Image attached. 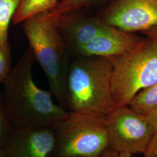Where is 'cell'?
I'll use <instances>...</instances> for the list:
<instances>
[{
    "instance_id": "cell-1",
    "label": "cell",
    "mask_w": 157,
    "mask_h": 157,
    "mask_svg": "<svg viewBox=\"0 0 157 157\" xmlns=\"http://www.w3.org/2000/svg\"><path fill=\"white\" fill-rule=\"evenodd\" d=\"M35 61L29 48L2 83V93L13 128H52L69 113L54 102L50 91L35 83L32 75Z\"/></svg>"
},
{
    "instance_id": "cell-2",
    "label": "cell",
    "mask_w": 157,
    "mask_h": 157,
    "mask_svg": "<svg viewBox=\"0 0 157 157\" xmlns=\"http://www.w3.org/2000/svg\"><path fill=\"white\" fill-rule=\"evenodd\" d=\"M110 58L77 56L70 62L66 84V108L71 112L107 116L115 108Z\"/></svg>"
},
{
    "instance_id": "cell-3",
    "label": "cell",
    "mask_w": 157,
    "mask_h": 157,
    "mask_svg": "<svg viewBox=\"0 0 157 157\" xmlns=\"http://www.w3.org/2000/svg\"><path fill=\"white\" fill-rule=\"evenodd\" d=\"M22 23L29 48L45 73L51 93L59 105L66 108L70 54L58 28L56 14L41 12L29 17Z\"/></svg>"
},
{
    "instance_id": "cell-4",
    "label": "cell",
    "mask_w": 157,
    "mask_h": 157,
    "mask_svg": "<svg viewBox=\"0 0 157 157\" xmlns=\"http://www.w3.org/2000/svg\"><path fill=\"white\" fill-rule=\"evenodd\" d=\"M111 92L115 107L128 106L141 90L157 82V44L150 39L132 50L110 58Z\"/></svg>"
},
{
    "instance_id": "cell-5",
    "label": "cell",
    "mask_w": 157,
    "mask_h": 157,
    "mask_svg": "<svg viewBox=\"0 0 157 157\" xmlns=\"http://www.w3.org/2000/svg\"><path fill=\"white\" fill-rule=\"evenodd\" d=\"M52 129V157H97L108 148L106 116L69 111Z\"/></svg>"
},
{
    "instance_id": "cell-6",
    "label": "cell",
    "mask_w": 157,
    "mask_h": 157,
    "mask_svg": "<svg viewBox=\"0 0 157 157\" xmlns=\"http://www.w3.org/2000/svg\"><path fill=\"white\" fill-rule=\"evenodd\" d=\"M106 118L109 148L131 154L145 152L155 133L145 115L124 106L115 107Z\"/></svg>"
},
{
    "instance_id": "cell-7",
    "label": "cell",
    "mask_w": 157,
    "mask_h": 157,
    "mask_svg": "<svg viewBox=\"0 0 157 157\" xmlns=\"http://www.w3.org/2000/svg\"><path fill=\"white\" fill-rule=\"evenodd\" d=\"M99 18L126 32H143L157 27V0H114Z\"/></svg>"
},
{
    "instance_id": "cell-8",
    "label": "cell",
    "mask_w": 157,
    "mask_h": 157,
    "mask_svg": "<svg viewBox=\"0 0 157 157\" xmlns=\"http://www.w3.org/2000/svg\"><path fill=\"white\" fill-rule=\"evenodd\" d=\"M54 147L51 128H13L5 149L7 157H52Z\"/></svg>"
},
{
    "instance_id": "cell-9",
    "label": "cell",
    "mask_w": 157,
    "mask_h": 157,
    "mask_svg": "<svg viewBox=\"0 0 157 157\" xmlns=\"http://www.w3.org/2000/svg\"><path fill=\"white\" fill-rule=\"evenodd\" d=\"M56 15L58 28L70 56H74L80 48L94 39L108 26L99 17L87 16L78 11Z\"/></svg>"
},
{
    "instance_id": "cell-10",
    "label": "cell",
    "mask_w": 157,
    "mask_h": 157,
    "mask_svg": "<svg viewBox=\"0 0 157 157\" xmlns=\"http://www.w3.org/2000/svg\"><path fill=\"white\" fill-rule=\"evenodd\" d=\"M144 39L108 26L94 39L80 48L74 56H94L111 58L135 48Z\"/></svg>"
},
{
    "instance_id": "cell-11",
    "label": "cell",
    "mask_w": 157,
    "mask_h": 157,
    "mask_svg": "<svg viewBox=\"0 0 157 157\" xmlns=\"http://www.w3.org/2000/svg\"><path fill=\"white\" fill-rule=\"evenodd\" d=\"M58 2V0H21L12 21L14 24L22 23L33 15L52 11Z\"/></svg>"
},
{
    "instance_id": "cell-12",
    "label": "cell",
    "mask_w": 157,
    "mask_h": 157,
    "mask_svg": "<svg viewBox=\"0 0 157 157\" xmlns=\"http://www.w3.org/2000/svg\"><path fill=\"white\" fill-rule=\"evenodd\" d=\"M128 106L136 112L144 115L157 109V82L140 91Z\"/></svg>"
},
{
    "instance_id": "cell-13",
    "label": "cell",
    "mask_w": 157,
    "mask_h": 157,
    "mask_svg": "<svg viewBox=\"0 0 157 157\" xmlns=\"http://www.w3.org/2000/svg\"><path fill=\"white\" fill-rule=\"evenodd\" d=\"M21 0H0V45L8 43L11 21Z\"/></svg>"
},
{
    "instance_id": "cell-14",
    "label": "cell",
    "mask_w": 157,
    "mask_h": 157,
    "mask_svg": "<svg viewBox=\"0 0 157 157\" xmlns=\"http://www.w3.org/2000/svg\"><path fill=\"white\" fill-rule=\"evenodd\" d=\"M13 129V126L2 91L0 92V146L6 148Z\"/></svg>"
},
{
    "instance_id": "cell-15",
    "label": "cell",
    "mask_w": 157,
    "mask_h": 157,
    "mask_svg": "<svg viewBox=\"0 0 157 157\" xmlns=\"http://www.w3.org/2000/svg\"><path fill=\"white\" fill-rule=\"evenodd\" d=\"M105 0H62L51 11L56 14H62L70 12L80 10Z\"/></svg>"
},
{
    "instance_id": "cell-16",
    "label": "cell",
    "mask_w": 157,
    "mask_h": 157,
    "mask_svg": "<svg viewBox=\"0 0 157 157\" xmlns=\"http://www.w3.org/2000/svg\"><path fill=\"white\" fill-rule=\"evenodd\" d=\"M12 69L11 50L8 43L0 45V83H3Z\"/></svg>"
},
{
    "instance_id": "cell-17",
    "label": "cell",
    "mask_w": 157,
    "mask_h": 157,
    "mask_svg": "<svg viewBox=\"0 0 157 157\" xmlns=\"http://www.w3.org/2000/svg\"><path fill=\"white\" fill-rule=\"evenodd\" d=\"M144 155V157H157V130L153 135Z\"/></svg>"
},
{
    "instance_id": "cell-18",
    "label": "cell",
    "mask_w": 157,
    "mask_h": 157,
    "mask_svg": "<svg viewBox=\"0 0 157 157\" xmlns=\"http://www.w3.org/2000/svg\"><path fill=\"white\" fill-rule=\"evenodd\" d=\"M101 157H132V154L116 151L108 148L101 155Z\"/></svg>"
},
{
    "instance_id": "cell-19",
    "label": "cell",
    "mask_w": 157,
    "mask_h": 157,
    "mask_svg": "<svg viewBox=\"0 0 157 157\" xmlns=\"http://www.w3.org/2000/svg\"><path fill=\"white\" fill-rule=\"evenodd\" d=\"M148 123L155 131L157 130V108L145 115Z\"/></svg>"
},
{
    "instance_id": "cell-20",
    "label": "cell",
    "mask_w": 157,
    "mask_h": 157,
    "mask_svg": "<svg viewBox=\"0 0 157 157\" xmlns=\"http://www.w3.org/2000/svg\"><path fill=\"white\" fill-rule=\"evenodd\" d=\"M141 32L145 34L149 39L154 41L157 44V27L152 28L144 30Z\"/></svg>"
},
{
    "instance_id": "cell-21",
    "label": "cell",
    "mask_w": 157,
    "mask_h": 157,
    "mask_svg": "<svg viewBox=\"0 0 157 157\" xmlns=\"http://www.w3.org/2000/svg\"><path fill=\"white\" fill-rule=\"evenodd\" d=\"M0 157H7L6 149L0 146Z\"/></svg>"
},
{
    "instance_id": "cell-22",
    "label": "cell",
    "mask_w": 157,
    "mask_h": 157,
    "mask_svg": "<svg viewBox=\"0 0 157 157\" xmlns=\"http://www.w3.org/2000/svg\"><path fill=\"white\" fill-rule=\"evenodd\" d=\"M101 157V155H100V156H97V157Z\"/></svg>"
}]
</instances>
